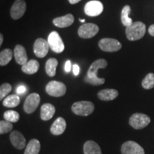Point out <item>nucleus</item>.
<instances>
[{"mask_svg": "<svg viewBox=\"0 0 154 154\" xmlns=\"http://www.w3.org/2000/svg\"><path fill=\"white\" fill-rule=\"evenodd\" d=\"M103 6L101 2L97 0L90 1L86 4L84 7V12L89 17H97L102 13Z\"/></svg>", "mask_w": 154, "mask_h": 154, "instance_id": "obj_9", "label": "nucleus"}, {"mask_svg": "<svg viewBox=\"0 0 154 154\" xmlns=\"http://www.w3.org/2000/svg\"><path fill=\"white\" fill-rule=\"evenodd\" d=\"M40 96L36 93H32L26 97L24 103V110L28 114L34 112L40 103Z\"/></svg>", "mask_w": 154, "mask_h": 154, "instance_id": "obj_8", "label": "nucleus"}, {"mask_svg": "<svg viewBox=\"0 0 154 154\" xmlns=\"http://www.w3.org/2000/svg\"><path fill=\"white\" fill-rule=\"evenodd\" d=\"M47 41L49 42L50 48L54 52L61 53L64 50V44L57 32L54 31L51 32L48 36Z\"/></svg>", "mask_w": 154, "mask_h": 154, "instance_id": "obj_6", "label": "nucleus"}, {"mask_svg": "<svg viewBox=\"0 0 154 154\" xmlns=\"http://www.w3.org/2000/svg\"><path fill=\"white\" fill-rule=\"evenodd\" d=\"M131 12V7L128 5H126L121 11V22L123 25L128 27L133 23L132 19L129 17V14Z\"/></svg>", "mask_w": 154, "mask_h": 154, "instance_id": "obj_25", "label": "nucleus"}, {"mask_svg": "<svg viewBox=\"0 0 154 154\" xmlns=\"http://www.w3.org/2000/svg\"><path fill=\"white\" fill-rule=\"evenodd\" d=\"M121 152V154H145L143 147L132 140H128L123 143Z\"/></svg>", "mask_w": 154, "mask_h": 154, "instance_id": "obj_10", "label": "nucleus"}, {"mask_svg": "<svg viewBox=\"0 0 154 154\" xmlns=\"http://www.w3.org/2000/svg\"><path fill=\"white\" fill-rule=\"evenodd\" d=\"M14 55L15 60L18 64L24 65L28 61L27 54L25 48L22 45L18 44L14 48Z\"/></svg>", "mask_w": 154, "mask_h": 154, "instance_id": "obj_16", "label": "nucleus"}, {"mask_svg": "<svg viewBox=\"0 0 154 154\" xmlns=\"http://www.w3.org/2000/svg\"><path fill=\"white\" fill-rule=\"evenodd\" d=\"M80 1H82V0H69V3L72 4V5H75V4L79 2Z\"/></svg>", "mask_w": 154, "mask_h": 154, "instance_id": "obj_36", "label": "nucleus"}, {"mask_svg": "<svg viewBox=\"0 0 154 154\" xmlns=\"http://www.w3.org/2000/svg\"><path fill=\"white\" fill-rule=\"evenodd\" d=\"M151 119L149 116L141 113H134L129 119L130 126L135 129H142L150 124Z\"/></svg>", "mask_w": 154, "mask_h": 154, "instance_id": "obj_4", "label": "nucleus"}, {"mask_svg": "<svg viewBox=\"0 0 154 154\" xmlns=\"http://www.w3.org/2000/svg\"><path fill=\"white\" fill-rule=\"evenodd\" d=\"M11 86L8 83H5L0 86V100L6 98L11 91Z\"/></svg>", "mask_w": 154, "mask_h": 154, "instance_id": "obj_30", "label": "nucleus"}, {"mask_svg": "<svg viewBox=\"0 0 154 154\" xmlns=\"http://www.w3.org/2000/svg\"><path fill=\"white\" fill-rule=\"evenodd\" d=\"M79 20H80L82 22H85V19H80Z\"/></svg>", "mask_w": 154, "mask_h": 154, "instance_id": "obj_38", "label": "nucleus"}, {"mask_svg": "<svg viewBox=\"0 0 154 154\" xmlns=\"http://www.w3.org/2000/svg\"><path fill=\"white\" fill-rule=\"evenodd\" d=\"M41 149V144L39 140L34 138L30 140L26 146L24 154H38Z\"/></svg>", "mask_w": 154, "mask_h": 154, "instance_id": "obj_22", "label": "nucleus"}, {"mask_svg": "<svg viewBox=\"0 0 154 154\" xmlns=\"http://www.w3.org/2000/svg\"><path fill=\"white\" fill-rule=\"evenodd\" d=\"M13 128V125L11 122L7 120L0 121V134H5L11 131Z\"/></svg>", "mask_w": 154, "mask_h": 154, "instance_id": "obj_29", "label": "nucleus"}, {"mask_svg": "<svg viewBox=\"0 0 154 154\" xmlns=\"http://www.w3.org/2000/svg\"><path fill=\"white\" fill-rule=\"evenodd\" d=\"M26 88L24 86L20 85L17 88V93L18 94H24V92H26Z\"/></svg>", "mask_w": 154, "mask_h": 154, "instance_id": "obj_32", "label": "nucleus"}, {"mask_svg": "<svg viewBox=\"0 0 154 154\" xmlns=\"http://www.w3.org/2000/svg\"><path fill=\"white\" fill-rule=\"evenodd\" d=\"M99 28L97 25L92 23L84 24L79 28L78 34L83 38H90L94 37L99 32Z\"/></svg>", "mask_w": 154, "mask_h": 154, "instance_id": "obj_7", "label": "nucleus"}, {"mask_svg": "<svg viewBox=\"0 0 154 154\" xmlns=\"http://www.w3.org/2000/svg\"><path fill=\"white\" fill-rule=\"evenodd\" d=\"M99 47L106 52H115L121 49L122 45L117 39L111 38H103L99 42Z\"/></svg>", "mask_w": 154, "mask_h": 154, "instance_id": "obj_5", "label": "nucleus"}, {"mask_svg": "<svg viewBox=\"0 0 154 154\" xmlns=\"http://www.w3.org/2000/svg\"><path fill=\"white\" fill-rule=\"evenodd\" d=\"M49 47L48 41L43 38H38L34 44V52L38 58L45 57L49 51Z\"/></svg>", "mask_w": 154, "mask_h": 154, "instance_id": "obj_11", "label": "nucleus"}, {"mask_svg": "<svg viewBox=\"0 0 154 154\" xmlns=\"http://www.w3.org/2000/svg\"><path fill=\"white\" fill-rule=\"evenodd\" d=\"M39 68V63L35 59H31L28 61L22 67V71L26 74H34L38 72Z\"/></svg>", "mask_w": 154, "mask_h": 154, "instance_id": "obj_21", "label": "nucleus"}, {"mask_svg": "<svg viewBox=\"0 0 154 154\" xmlns=\"http://www.w3.org/2000/svg\"><path fill=\"white\" fill-rule=\"evenodd\" d=\"M79 71H80V69H79V66L77 64L73 65V73H74V74L75 75V76L79 75Z\"/></svg>", "mask_w": 154, "mask_h": 154, "instance_id": "obj_34", "label": "nucleus"}, {"mask_svg": "<svg viewBox=\"0 0 154 154\" xmlns=\"http://www.w3.org/2000/svg\"><path fill=\"white\" fill-rule=\"evenodd\" d=\"M3 40H4L3 34H0V46H2V43H3Z\"/></svg>", "mask_w": 154, "mask_h": 154, "instance_id": "obj_37", "label": "nucleus"}, {"mask_svg": "<svg viewBox=\"0 0 154 154\" xmlns=\"http://www.w3.org/2000/svg\"><path fill=\"white\" fill-rule=\"evenodd\" d=\"M84 154H102L100 146L94 140H87L84 145Z\"/></svg>", "mask_w": 154, "mask_h": 154, "instance_id": "obj_20", "label": "nucleus"}, {"mask_svg": "<svg viewBox=\"0 0 154 154\" xmlns=\"http://www.w3.org/2000/svg\"><path fill=\"white\" fill-rule=\"evenodd\" d=\"M74 22V17L72 14L59 17L54 19L53 23L56 26L59 28H65L71 26Z\"/></svg>", "mask_w": 154, "mask_h": 154, "instance_id": "obj_17", "label": "nucleus"}, {"mask_svg": "<svg viewBox=\"0 0 154 154\" xmlns=\"http://www.w3.org/2000/svg\"><path fill=\"white\" fill-rule=\"evenodd\" d=\"M119 96V92L117 90L112 89V88H106L100 91L97 94L98 98L101 101H112V100L116 99Z\"/></svg>", "mask_w": 154, "mask_h": 154, "instance_id": "obj_18", "label": "nucleus"}, {"mask_svg": "<svg viewBox=\"0 0 154 154\" xmlns=\"http://www.w3.org/2000/svg\"><path fill=\"white\" fill-rule=\"evenodd\" d=\"M3 106L7 108H14L20 103V98L17 95H9L3 100Z\"/></svg>", "mask_w": 154, "mask_h": 154, "instance_id": "obj_23", "label": "nucleus"}, {"mask_svg": "<svg viewBox=\"0 0 154 154\" xmlns=\"http://www.w3.org/2000/svg\"><path fill=\"white\" fill-rule=\"evenodd\" d=\"M107 61L103 59H99L94 61L88 68L87 76L89 78H98V71L99 69H105L107 66Z\"/></svg>", "mask_w": 154, "mask_h": 154, "instance_id": "obj_13", "label": "nucleus"}, {"mask_svg": "<svg viewBox=\"0 0 154 154\" xmlns=\"http://www.w3.org/2000/svg\"><path fill=\"white\" fill-rule=\"evenodd\" d=\"M146 30V25L143 22H134L129 26L126 27V37L130 41H137L145 35Z\"/></svg>", "mask_w": 154, "mask_h": 154, "instance_id": "obj_1", "label": "nucleus"}, {"mask_svg": "<svg viewBox=\"0 0 154 154\" xmlns=\"http://www.w3.org/2000/svg\"><path fill=\"white\" fill-rule=\"evenodd\" d=\"M46 91L49 96L60 97L66 94V86L64 84L57 81H51L46 86Z\"/></svg>", "mask_w": 154, "mask_h": 154, "instance_id": "obj_3", "label": "nucleus"}, {"mask_svg": "<svg viewBox=\"0 0 154 154\" xmlns=\"http://www.w3.org/2000/svg\"><path fill=\"white\" fill-rule=\"evenodd\" d=\"M58 66V61L57 59L54 58H51L48 59L47 63H46L45 69L46 72L48 76L53 77L56 75V69Z\"/></svg>", "mask_w": 154, "mask_h": 154, "instance_id": "obj_24", "label": "nucleus"}, {"mask_svg": "<svg viewBox=\"0 0 154 154\" xmlns=\"http://www.w3.org/2000/svg\"><path fill=\"white\" fill-rule=\"evenodd\" d=\"M56 109L51 103H44L41 108V119L43 121H49L54 115Z\"/></svg>", "mask_w": 154, "mask_h": 154, "instance_id": "obj_19", "label": "nucleus"}, {"mask_svg": "<svg viewBox=\"0 0 154 154\" xmlns=\"http://www.w3.org/2000/svg\"><path fill=\"white\" fill-rule=\"evenodd\" d=\"M66 128V123L64 119L62 117H59L54 121L51 125L50 131L54 136H59L65 131Z\"/></svg>", "mask_w": 154, "mask_h": 154, "instance_id": "obj_15", "label": "nucleus"}, {"mask_svg": "<svg viewBox=\"0 0 154 154\" xmlns=\"http://www.w3.org/2000/svg\"><path fill=\"white\" fill-rule=\"evenodd\" d=\"M142 86L145 89H151L154 88V74L149 73L142 81Z\"/></svg>", "mask_w": 154, "mask_h": 154, "instance_id": "obj_27", "label": "nucleus"}, {"mask_svg": "<svg viewBox=\"0 0 154 154\" xmlns=\"http://www.w3.org/2000/svg\"><path fill=\"white\" fill-rule=\"evenodd\" d=\"M71 69H72V63L70 61L68 60L65 63V71L67 73H69L71 72Z\"/></svg>", "mask_w": 154, "mask_h": 154, "instance_id": "obj_33", "label": "nucleus"}, {"mask_svg": "<svg viewBox=\"0 0 154 154\" xmlns=\"http://www.w3.org/2000/svg\"><path fill=\"white\" fill-rule=\"evenodd\" d=\"M26 9V5L24 0H16L10 9L11 18L14 19H20L24 14Z\"/></svg>", "mask_w": 154, "mask_h": 154, "instance_id": "obj_12", "label": "nucleus"}, {"mask_svg": "<svg viewBox=\"0 0 154 154\" xmlns=\"http://www.w3.org/2000/svg\"><path fill=\"white\" fill-rule=\"evenodd\" d=\"M149 33L150 34V35L154 36V24L150 26V27L149 28Z\"/></svg>", "mask_w": 154, "mask_h": 154, "instance_id": "obj_35", "label": "nucleus"}, {"mask_svg": "<svg viewBox=\"0 0 154 154\" xmlns=\"http://www.w3.org/2000/svg\"><path fill=\"white\" fill-rule=\"evenodd\" d=\"M5 120H7L11 123H16L19 120V114L18 112L14 110H8L4 113Z\"/></svg>", "mask_w": 154, "mask_h": 154, "instance_id": "obj_28", "label": "nucleus"}, {"mask_svg": "<svg viewBox=\"0 0 154 154\" xmlns=\"http://www.w3.org/2000/svg\"><path fill=\"white\" fill-rule=\"evenodd\" d=\"M84 82L93 86H99L104 84L105 79L99 78V77H98V78H89V77L86 76L84 78Z\"/></svg>", "mask_w": 154, "mask_h": 154, "instance_id": "obj_31", "label": "nucleus"}, {"mask_svg": "<svg viewBox=\"0 0 154 154\" xmlns=\"http://www.w3.org/2000/svg\"><path fill=\"white\" fill-rule=\"evenodd\" d=\"M94 104L91 101H82L74 103L72 106V112L77 116H87L94 112Z\"/></svg>", "mask_w": 154, "mask_h": 154, "instance_id": "obj_2", "label": "nucleus"}, {"mask_svg": "<svg viewBox=\"0 0 154 154\" xmlns=\"http://www.w3.org/2000/svg\"><path fill=\"white\" fill-rule=\"evenodd\" d=\"M13 57V52L10 49H5L0 53V65L5 66L10 62Z\"/></svg>", "mask_w": 154, "mask_h": 154, "instance_id": "obj_26", "label": "nucleus"}, {"mask_svg": "<svg viewBox=\"0 0 154 154\" xmlns=\"http://www.w3.org/2000/svg\"><path fill=\"white\" fill-rule=\"evenodd\" d=\"M9 138L13 146L17 149L22 150L24 149L26 146V139L22 133L18 131H14L11 132L9 136Z\"/></svg>", "mask_w": 154, "mask_h": 154, "instance_id": "obj_14", "label": "nucleus"}]
</instances>
